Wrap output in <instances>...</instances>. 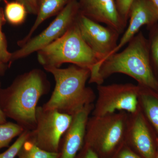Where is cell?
Wrapping results in <instances>:
<instances>
[{"instance_id": "obj_1", "label": "cell", "mask_w": 158, "mask_h": 158, "mask_svg": "<svg viewBox=\"0 0 158 158\" xmlns=\"http://www.w3.org/2000/svg\"><path fill=\"white\" fill-rule=\"evenodd\" d=\"M48 89L42 71L31 70L18 77L8 88L0 89V107L6 117L32 131L36 127L37 103Z\"/></svg>"}, {"instance_id": "obj_2", "label": "cell", "mask_w": 158, "mask_h": 158, "mask_svg": "<svg viewBox=\"0 0 158 158\" xmlns=\"http://www.w3.org/2000/svg\"><path fill=\"white\" fill-rule=\"evenodd\" d=\"M148 40L142 32L136 34L121 52L111 55L102 63L96 84L111 75L120 73L136 80L141 86L158 92V81L152 68Z\"/></svg>"}, {"instance_id": "obj_3", "label": "cell", "mask_w": 158, "mask_h": 158, "mask_svg": "<svg viewBox=\"0 0 158 158\" xmlns=\"http://www.w3.org/2000/svg\"><path fill=\"white\" fill-rule=\"evenodd\" d=\"M44 69L53 75L56 85L50 98L43 106L44 109L56 110L73 116L87 105L91 104L94 94L86 86L90 78V69L74 65L65 69Z\"/></svg>"}, {"instance_id": "obj_4", "label": "cell", "mask_w": 158, "mask_h": 158, "mask_svg": "<svg viewBox=\"0 0 158 158\" xmlns=\"http://www.w3.org/2000/svg\"><path fill=\"white\" fill-rule=\"evenodd\" d=\"M37 59L44 68L70 63L94 73L98 71V59L83 39L76 21L62 36L38 51Z\"/></svg>"}, {"instance_id": "obj_5", "label": "cell", "mask_w": 158, "mask_h": 158, "mask_svg": "<svg viewBox=\"0 0 158 158\" xmlns=\"http://www.w3.org/2000/svg\"><path fill=\"white\" fill-rule=\"evenodd\" d=\"M36 118V127L31 131L29 140L46 151L59 152L61 138L70 126L73 116L39 106Z\"/></svg>"}, {"instance_id": "obj_6", "label": "cell", "mask_w": 158, "mask_h": 158, "mask_svg": "<svg viewBox=\"0 0 158 158\" xmlns=\"http://www.w3.org/2000/svg\"><path fill=\"white\" fill-rule=\"evenodd\" d=\"M79 13L78 2L73 0L59 12L46 29L31 38L19 49L12 53L11 62L38 52L61 37L75 23Z\"/></svg>"}, {"instance_id": "obj_7", "label": "cell", "mask_w": 158, "mask_h": 158, "mask_svg": "<svg viewBox=\"0 0 158 158\" xmlns=\"http://www.w3.org/2000/svg\"><path fill=\"white\" fill-rule=\"evenodd\" d=\"M98 98L94 115L103 116L117 110L135 113L140 88L132 84H115L98 87Z\"/></svg>"}, {"instance_id": "obj_8", "label": "cell", "mask_w": 158, "mask_h": 158, "mask_svg": "<svg viewBox=\"0 0 158 158\" xmlns=\"http://www.w3.org/2000/svg\"><path fill=\"white\" fill-rule=\"evenodd\" d=\"M76 23L83 39L98 59L99 71L102 63L116 49L120 34L114 29L102 25L80 12Z\"/></svg>"}, {"instance_id": "obj_9", "label": "cell", "mask_w": 158, "mask_h": 158, "mask_svg": "<svg viewBox=\"0 0 158 158\" xmlns=\"http://www.w3.org/2000/svg\"><path fill=\"white\" fill-rule=\"evenodd\" d=\"M95 116L88 122L85 138L88 147L99 144L104 153L110 152L119 143L124 133L123 116L120 115Z\"/></svg>"}, {"instance_id": "obj_10", "label": "cell", "mask_w": 158, "mask_h": 158, "mask_svg": "<svg viewBox=\"0 0 158 158\" xmlns=\"http://www.w3.org/2000/svg\"><path fill=\"white\" fill-rule=\"evenodd\" d=\"M79 12L98 23H102L116 30L119 34L123 33L126 23L118 13L116 0H80Z\"/></svg>"}, {"instance_id": "obj_11", "label": "cell", "mask_w": 158, "mask_h": 158, "mask_svg": "<svg viewBox=\"0 0 158 158\" xmlns=\"http://www.w3.org/2000/svg\"><path fill=\"white\" fill-rule=\"evenodd\" d=\"M129 22L113 54L117 52L138 34L143 26L151 27L158 21V11L150 0H134L130 8ZM112 54V55H113Z\"/></svg>"}, {"instance_id": "obj_12", "label": "cell", "mask_w": 158, "mask_h": 158, "mask_svg": "<svg viewBox=\"0 0 158 158\" xmlns=\"http://www.w3.org/2000/svg\"><path fill=\"white\" fill-rule=\"evenodd\" d=\"M92 105H87L73 116L72 121L65 134L59 158H75L85 140L88 116Z\"/></svg>"}, {"instance_id": "obj_13", "label": "cell", "mask_w": 158, "mask_h": 158, "mask_svg": "<svg viewBox=\"0 0 158 158\" xmlns=\"http://www.w3.org/2000/svg\"><path fill=\"white\" fill-rule=\"evenodd\" d=\"M131 134L134 144L141 154L145 158H155L152 138L141 115L137 116L134 122Z\"/></svg>"}, {"instance_id": "obj_14", "label": "cell", "mask_w": 158, "mask_h": 158, "mask_svg": "<svg viewBox=\"0 0 158 158\" xmlns=\"http://www.w3.org/2000/svg\"><path fill=\"white\" fill-rule=\"evenodd\" d=\"M73 0H40L38 6L37 17L35 23L28 34L24 38L18 41L21 47L31 38L32 34L44 20L48 18L59 13L68 3Z\"/></svg>"}, {"instance_id": "obj_15", "label": "cell", "mask_w": 158, "mask_h": 158, "mask_svg": "<svg viewBox=\"0 0 158 158\" xmlns=\"http://www.w3.org/2000/svg\"><path fill=\"white\" fill-rule=\"evenodd\" d=\"M5 17L10 23L18 25L24 22L27 16V9L22 3L15 2H6Z\"/></svg>"}, {"instance_id": "obj_16", "label": "cell", "mask_w": 158, "mask_h": 158, "mask_svg": "<svg viewBox=\"0 0 158 158\" xmlns=\"http://www.w3.org/2000/svg\"><path fill=\"white\" fill-rule=\"evenodd\" d=\"M18 158H59V152H51L41 149L28 139L17 155Z\"/></svg>"}, {"instance_id": "obj_17", "label": "cell", "mask_w": 158, "mask_h": 158, "mask_svg": "<svg viewBox=\"0 0 158 158\" xmlns=\"http://www.w3.org/2000/svg\"><path fill=\"white\" fill-rule=\"evenodd\" d=\"M25 130L18 123L6 122L0 124V149L8 147L11 140Z\"/></svg>"}, {"instance_id": "obj_18", "label": "cell", "mask_w": 158, "mask_h": 158, "mask_svg": "<svg viewBox=\"0 0 158 158\" xmlns=\"http://www.w3.org/2000/svg\"><path fill=\"white\" fill-rule=\"evenodd\" d=\"M144 111L150 121L158 131V99L147 94H141Z\"/></svg>"}, {"instance_id": "obj_19", "label": "cell", "mask_w": 158, "mask_h": 158, "mask_svg": "<svg viewBox=\"0 0 158 158\" xmlns=\"http://www.w3.org/2000/svg\"><path fill=\"white\" fill-rule=\"evenodd\" d=\"M30 130H25L7 150L0 154V158H15L19 152L23 144L29 139L31 135Z\"/></svg>"}, {"instance_id": "obj_20", "label": "cell", "mask_w": 158, "mask_h": 158, "mask_svg": "<svg viewBox=\"0 0 158 158\" xmlns=\"http://www.w3.org/2000/svg\"><path fill=\"white\" fill-rule=\"evenodd\" d=\"M151 27L148 40L151 61L158 69V24H156Z\"/></svg>"}, {"instance_id": "obj_21", "label": "cell", "mask_w": 158, "mask_h": 158, "mask_svg": "<svg viewBox=\"0 0 158 158\" xmlns=\"http://www.w3.org/2000/svg\"><path fill=\"white\" fill-rule=\"evenodd\" d=\"M12 53L9 52L7 48V43L6 36L2 30H0V63L6 65L11 63Z\"/></svg>"}, {"instance_id": "obj_22", "label": "cell", "mask_w": 158, "mask_h": 158, "mask_svg": "<svg viewBox=\"0 0 158 158\" xmlns=\"http://www.w3.org/2000/svg\"><path fill=\"white\" fill-rule=\"evenodd\" d=\"M134 0H116V6L120 16L127 24L130 8Z\"/></svg>"}, {"instance_id": "obj_23", "label": "cell", "mask_w": 158, "mask_h": 158, "mask_svg": "<svg viewBox=\"0 0 158 158\" xmlns=\"http://www.w3.org/2000/svg\"><path fill=\"white\" fill-rule=\"evenodd\" d=\"M25 6L27 11L32 14H37L38 11V0H16Z\"/></svg>"}, {"instance_id": "obj_24", "label": "cell", "mask_w": 158, "mask_h": 158, "mask_svg": "<svg viewBox=\"0 0 158 158\" xmlns=\"http://www.w3.org/2000/svg\"><path fill=\"white\" fill-rule=\"evenodd\" d=\"M118 158H141L136 154L129 150H124L122 152Z\"/></svg>"}, {"instance_id": "obj_25", "label": "cell", "mask_w": 158, "mask_h": 158, "mask_svg": "<svg viewBox=\"0 0 158 158\" xmlns=\"http://www.w3.org/2000/svg\"><path fill=\"white\" fill-rule=\"evenodd\" d=\"M82 158H99L96 152L90 148L87 147Z\"/></svg>"}, {"instance_id": "obj_26", "label": "cell", "mask_w": 158, "mask_h": 158, "mask_svg": "<svg viewBox=\"0 0 158 158\" xmlns=\"http://www.w3.org/2000/svg\"><path fill=\"white\" fill-rule=\"evenodd\" d=\"M6 22V19L5 14L3 10L0 8V30H2V27L5 24Z\"/></svg>"}, {"instance_id": "obj_27", "label": "cell", "mask_w": 158, "mask_h": 158, "mask_svg": "<svg viewBox=\"0 0 158 158\" xmlns=\"http://www.w3.org/2000/svg\"><path fill=\"white\" fill-rule=\"evenodd\" d=\"M6 116L3 113L2 110L0 107V124L5 123L7 122L6 119Z\"/></svg>"}, {"instance_id": "obj_28", "label": "cell", "mask_w": 158, "mask_h": 158, "mask_svg": "<svg viewBox=\"0 0 158 158\" xmlns=\"http://www.w3.org/2000/svg\"><path fill=\"white\" fill-rule=\"evenodd\" d=\"M6 65L0 63V75H2L6 70Z\"/></svg>"}, {"instance_id": "obj_29", "label": "cell", "mask_w": 158, "mask_h": 158, "mask_svg": "<svg viewBox=\"0 0 158 158\" xmlns=\"http://www.w3.org/2000/svg\"><path fill=\"white\" fill-rule=\"evenodd\" d=\"M150 1L158 11V0H150Z\"/></svg>"}, {"instance_id": "obj_30", "label": "cell", "mask_w": 158, "mask_h": 158, "mask_svg": "<svg viewBox=\"0 0 158 158\" xmlns=\"http://www.w3.org/2000/svg\"><path fill=\"white\" fill-rule=\"evenodd\" d=\"M156 158H158V153L157 156V157H156Z\"/></svg>"}, {"instance_id": "obj_31", "label": "cell", "mask_w": 158, "mask_h": 158, "mask_svg": "<svg viewBox=\"0 0 158 158\" xmlns=\"http://www.w3.org/2000/svg\"><path fill=\"white\" fill-rule=\"evenodd\" d=\"M2 1V0H0V1Z\"/></svg>"}, {"instance_id": "obj_32", "label": "cell", "mask_w": 158, "mask_h": 158, "mask_svg": "<svg viewBox=\"0 0 158 158\" xmlns=\"http://www.w3.org/2000/svg\"></svg>"}]
</instances>
